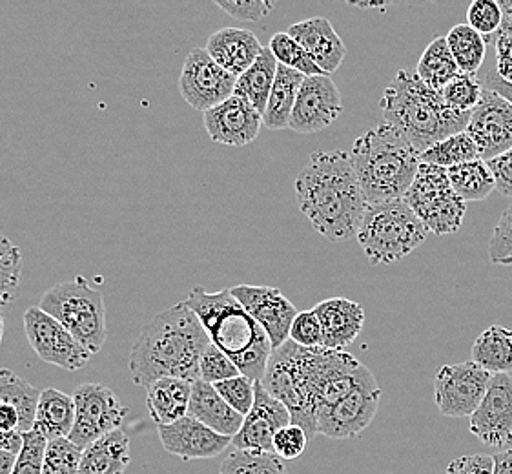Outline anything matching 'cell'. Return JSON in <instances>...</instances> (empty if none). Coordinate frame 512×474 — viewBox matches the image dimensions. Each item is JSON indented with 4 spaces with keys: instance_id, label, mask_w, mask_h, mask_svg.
I'll list each match as a JSON object with an SVG mask.
<instances>
[{
    "instance_id": "94428289",
    "label": "cell",
    "mask_w": 512,
    "mask_h": 474,
    "mask_svg": "<svg viewBox=\"0 0 512 474\" xmlns=\"http://www.w3.org/2000/svg\"><path fill=\"white\" fill-rule=\"evenodd\" d=\"M17 462V454L0 451V474H11Z\"/></svg>"
},
{
    "instance_id": "8992f818",
    "label": "cell",
    "mask_w": 512,
    "mask_h": 474,
    "mask_svg": "<svg viewBox=\"0 0 512 474\" xmlns=\"http://www.w3.org/2000/svg\"><path fill=\"white\" fill-rule=\"evenodd\" d=\"M429 230L403 201L367 205L358 241L370 265H392L425 243Z\"/></svg>"
},
{
    "instance_id": "9c48e42d",
    "label": "cell",
    "mask_w": 512,
    "mask_h": 474,
    "mask_svg": "<svg viewBox=\"0 0 512 474\" xmlns=\"http://www.w3.org/2000/svg\"><path fill=\"white\" fill-rule=\"evenodd\" d=\"M75 423L70 434L73 444L86 449L106 434L121 429L128 409L103 383H82L73 391Z\"/></svg>"
},
{
    "instance_id": "d6986e66",
    "label": "cell",
    "mask_w": 512,
    "mask_h": 474,
    "mask_svg": "<svg viewBox=\"0 0 512 474\" xmlns=\"http://www.w3.org/2000/svg\"><path fill=\"white\" fill-rule=\"evenodd\" d=\"M203 124L214 143L241 148L256 141L263 115L245 99L232 95L225 103L205 112Z\"/></svg>"
},
{
    "instance_id": "c3c4849f",
    "label": "cell",
    "mask_w": 512,
    "mask_h": 474,
    "mask_svg": "<svg viewBox=\"0 0 512 474\" xmlns=\"http://www.w3.org/2000/svg\"><path fill=\"white\" fill-rule=\"evenodd\" d=\"M308 434L296 425L290 423L287 427H283L274 438V454L277 458L285 460H297L301 454L305 453L308 444Z\"/></svg>"
},
{
    "instance_id": "7dc6e473",
    "label": "cell",
    "mask_w": 512,
    "mask_h": 474,
    "mask_svg": "<svg viewBox=\"0 0 512 474\" xmlns=\"http://www.w3.org/2000/svg\"><path fill=\"white\" fill-rule=\"evenodd\" d=\"M290 341L305 349L323 347V330L314 310L299 312L290 329Z\"/></svg>"
},
{
    "instance_id": "f35d334b",
    "label": "cell",
    "mask_w": 512,
    "mask_h": 474,
    "mask_svg": "<svg viewBox=\"0 0 512 474\" xmlns=\"http://www.w3.org/2000/svg\"><path fill=\"white\" fill-rule=\"evenodd\" d=\"M219 474H288V471L276 454L236 449L226 456Z\"/></svg>"
},
{
    "instance_id": "277c9868",
    "label": "cell",
    "mask_w": 512,
    "mask_h": 474,
    "mask_svg": "<svg viewBox=\"0 0 512 474\" xmlns=\"http://www.w3.org/2000/svg\"><path fill=\"white\" fill-rule=\"evenodd\" d=\"M379 106L383 123L400 130L420 155L443 139L465 132L471 121V114L456 112L440 92L409 70H400L390 81Z\"/></svg>"
},
{
    "instance_id": "7402d4cb",
    "label": "cell",
    "mask_w": 512,
    "mask_h": 474,
    "mask_svg": "<svg viewBox=\"0 0 512 474\" xmlns=\"http://www.w3.org/2000/svg\"><path fill=\"white\" fill-rule=\"evenodd\" d=\"M323 330V347L343 351L358 340L365 325V309L358 301L347 298L325 299L314 307Z\"/></svg>"
},
{
    "instance_id": "e0dca14e",
    "label": "cell",
    "mask_w": 512,
    "mask_h": 474,
    "mask_svg": "<svg viewBox=\"0 0 512 474\" xmlns=\"http://www.w3.org/2000/svg\"><path fill=\"white\" fill-rule=\"evenodd\" d=\"M230 292L267 332L272 349L290 340V329L296 320L297 309L281 290L276 287L237 285Z\"/></svg>"
},
{
    "instance_id": "f1b7e54d",
    "label": "cell",
    "mask_w": 512,
    "mask_h": 474,
    "mask_svg": "<svg viewBox=\"0 0 512 474\" xmlns=\"http://www.w3.org/2000/svg\"><path fill=\"white\" fill-rule=\"evenodd\" d=\"M277 66L279 62L270 52V48L265 46L257 61L241 77H237L234 95L252 104L259 114H265L268 97L276 81Z\"/></svg>"
},
{
    "instance_id": "836d02e7",
    "label": "cell",
    "mask_w": 512,
    "mask_h": 474,
    "mask_svg": "<svg viewBox=\"0 0 512 474\" xmlns=\"http://www.w3.org/2000/svg\"><path fill=\"white\" fill-rule=\"evenodd\" d=\"M460 73L445 37H436L421 55L416 75L434 92H441Z\"/></svg>"
},
{
    "instance_id": "8d00e7d4",
    "label": "cell",
    "mask_w": 512,
    "mask_h": 474,
    "mask_svg": "<svg viewBox=\"0 0 512 474\" xmlns=\"http://www.w3.org/2000/svg\"><path fill=\"white\" fill-rule=\"evenodd\" d=\"M476 159H480V152L467 132L447 137L438 145L432 146L427 152L421 154L423 163H431V165L441 166L447 170L452 166L471 163Z\"/></svg>"
},
{
    "instance_id": "4316f807",
    "label": "cell",
    "mask_w": 512,
    "mask_h": 474,
    "mask_svg": "<svg viewBox=\"0 0 512 474\" xmlns=\"http://www.w3.org/2000/svg\"><path fill=\"white\" fill-rule=\"evenodd\" d=\"M75 423V403L70 394L59 389L41 391L35 423L31 431L41 433L48 442L57 438H70Z\"/></svg>"
},
{
    "instance_id": "ab89813d",
    "label": "cell",
    "mask_w": 512,
    "mask_h": 474,
    "mask_svg": "<svg viewBox=\"0 0 512 474\" xmlns=\"http://www.w3.org/2000/svg\"><path fill=\"white\" fill-rule=\"evenodd\" d=\"M483 90L485 88L478 73L460 72L440 93L443 101L456 112L472 114V110L482 101Z\"/></svg>"
},
{
    "instance_id": "db71d44e",
    "label": "cell",
    "mask_w": 512,
    "mask_h": 474,
    "mask_svg": "<svg viewBox=\"0 0 512 474\" xmlns=\"http://www.w3.org/2000/svg\"><path fill=\"white\" fill-rule=\"evenodd\" d=\"M496 46V73L505 83L512 84V35L494 41Z\"/></svg>"
},
{
    "instance_id": "74e56055",
    "label": "cell",
    "mask_w": 512,
    "mask_h": 474,
    "mask_svg": "<svg viewBox=\"0 0 512 474\" xmlns=\"http://www.w3.org/2000/svg\"><path fill=\"white\" fill-rule=\"evenodd\" d=\"M22 281V252L8 237L0 236V307L19 298Z\"/></svg>"
},
{
    "instance_id": "ac0fdd59",
    "label": "cell",
    "mask_w": 512,
    "mask_h": 474,
    "mask_svg": "<svg viewBox=\"0 0 512 474\" xmlns=\"http://www.w3.org/2000/svg\"><path fill=\"white\" fill-rule=\"evenodd\" d=\"M290 423L292 416L285 403L276 400L263 383L256 382L254 407L246 414L241 431L232 438V445L239 451L274 454L276 434Z\"/></svg>"
},
{
    "instance_id": "f5cc1de1",
    "label": "cell",
    "mask_w": 512,
    "mask_h": 474,
    "mask_svg": "<svg viewBox=\"0 0 512 474\" xmlns=\"http://www.w3.org/2000/svg\"><path fill=\"white\" fill-rule=\"evenodd\" d=\"M496 181V190L505 197H512V148L509 152L487 163Z\"/></svg>"
},
{
    "instance_id": "4fadbf2b",
    "label": "cell",
    "mask_w": 512,
    "mask_h": 474,
    "mask_svg": "<svg viewBox=\"0 0 512 474\" xmlns=\"http://www.w3.org/2000/svg\"><path fill=\"white\" fill-rule=\"evenodd\" d=\"M379 400L381 389L374 374H370L349 396L318 414V434L332 440L358 438L376 418Z\"/></svg>"
},
{
    "instance_id": "bcb514c9",
    "label": "cell",
    "mask_w": 512,
    "mask_h": 474,
    "mask_svg": "<svg viewBox=\"0 0 512 474\" xmlns=\"http://www.w3.org/2000/svg\"><path fill=\"white\" fill-rule=\"evenodd\" d=\"M199 376H201L203 382L216 385V383L241 376V372L234 365V361L230 360L225 352L219 351L216 345L212 343L206 349L203 358H201V363H199Z\"/></svg>"
},
{
    "instance_id": "681fc988",
    "label": "cell",
    "mask_w": 512,
    "mask_h": 474,
    "mask_svg": "<svg viewBox=\"0 0 512 474\" xmlns=\"http://www.w3.org/2000/svg\"><path fill=\"white\" fill-rule=\"evenodd\" d=\"M216 4L230 17L246 22L261 21L276 8V2L272 0H232V2L216 0Z\"/></svg>"
},
{
    "instance_id": "2e32d148",
    "label": "cell",
    "mask_w": 512,
    "mask_h": 474,
    "mask_svg": "<svg viewBox=\"0 0 512 474\" xmlns=\"http://www.w3.org/2000/svg\"><path fill=\"white\" fill-rule=\"evenodd\" d=\"M343 114V97L330 75L305 77L290 117V130L316 134L336 123Z\"/></svg>"
},
{
    "instance_id": "d590c367",
    "label": "cell",
    "mask_w": 512,
    "mask_h": 474,
    "mask_svg": "<svg viewBox=\"0 0 512 474\" xmlns=\"http://www.w3.org/2000/svg\"><path fill=\"white\" fill-rule=\"evenodd\" d=\"M465 212H467L465 201H461L452 190L451 194L441 197L440 201L425 208L418 217L434 236H449L460 230Z\"/></svg>"
},
{
    "instance_id": "60d3db41",
    "label": "cell",
    "mask_w": 512,
    "mask_h": 474,
    "mask_svg": "<svg viewBox=\"0 0 512 474\" xmlns=\"http://www.w3.org/2000/svg\"><path fill=\"white\" fill-rule=\"evenodd\" d=\"M268 48L272 55L276 57V61L283 66H287L294 72L303 73L305 77H312V75H325L319 70L314 61L310 59V55L305 52V48L288 35L287 31L276 33L270 42Z\"/></svg>"
},
{
    "instance_id": "11a10c76",
    "label": "cell",
    "mask_w": 512,
    "mask_h": 474,
    "mask_svg": "<svg viewBox=\"0 0 512 474\" xmlns=\"http://www.w3.org/2000/svg\"><path fill=\"white\" fill-rule=\"evenodd\" d=\"M19 429H21V416L17 413V409L11 405H0V431L17 433Z\"/></svg>"
},
{
    "instance_id": "9a60e30c",
    "label": "cell",
    "mask_w": 512,
    "mask_h": 474,
    "mask_svg": "<svg viewBox=\"0 0 512 474\" xmlns=\"http://www.w3.org/2000/svg\"><path fill=\"white\" fill-rule=\"evenodd\" d=\"M469 420V431L480 444L494 449L512 444V372L492 376L482 403Z\"/></svg>"
},
{
    "instance_id": "cb8c5ba5",
    "label": "cell",
    "mask_w": 512,
    "mask_h": 474,
    "mask_svg": "<svg viewBox=\"0 0 512 474\" xmlns=\"http://www.w3.org/2000/svg\"><path fill=\"white\" fill-rule=\"evenodd\" d=\"M188 416L205 423L208 429L234 438L245 422V416L236 413L228 403L221 398L212 383L197 380L192 383V398L188 407Z\"/></svg>"
},
{
    "instance_id": "6da1fadb",
    "label": "cell",
    "mask_w": 512,
    "mask_h": 474,
    "mask_svg": "<svg viewBox=\"0 0 512 474\" xmlns=\"http://www.w3.org/2000/svg\"><path fill=\"white\" fill-rule=\"evenodd\" d=\"M296 199L299 210L328 241L345 243L358 237L367 201L347 152L310 155L296 177Z\"/></svg>"
},
{
    "instance_id": "4dcf8cb0",
    "label": "cell",
    "mask_w": 512,
    "mask_h": 474,
    "mask_svg": "<svg viewBox=\"0 0 512 474\" xmlns=\"http://www.w3.org/2000/svg\"><path fill=\"white\" fill-rule=\"evenodd\" d=\"M451 192L452 186L447 168L421 161L418 174L414 177L407 194L403 196V201L418 216L425 208L431 207L436 201H440L441 197H445Z\"/></svg>"
},
{
    "instance_id": "f6af8a7d",
    "label": "cell",
    "mask_w": 512,
    "mask_h": 474,
    "mask_svg": "<svg viewBox=\"0 0 512 474\" xmlns=\"http://www.w3.org/2000/svg\"><path fill=\"white\" fill-rule=\"evenodd\" d=\"M22 438L24 444L21 453L17 454V462L11 474H42L48 440L37 431L22 433Z\"/></svg>"
},
{
    "instance_id": "816d5d0a",
    "label": "cell",
    "mask_w": 512,
    "mask_h": 474,
    "mask_svg": "<svg viewBox=\"0 0 512 474\" xmlns=\"http://www.w3.org/2000/svg\"><path fill=\"white\" fill-rule=\"evenodd\" d=\"M494 460L487 454H467L452 460L445 474H492Z\"/></svg>"
},
{
    "instance_id": "5b68a950",
    "label": "cell",
    "mask_w": 512,
    "mask_h": 474,
    "mask_svg": "<svg viewBox=\"0 0 512 474\" xmlns=\"http://www.w3.org/2000/svg\"><path fill=\"white\" fill-rule=\"evenodd\" d=\"M350 159L367 205L403 199L421 165L416 148L387 123L358 137Z\"/></svg>"
},
{
    "instance_id": "b9f144b4",
    "label": "cell",
    "mask_w": 512,
    "mask_h": 474,
    "mask_svg": "<svg viewBox=\"0 0 512 474\" xmlns=\"http://www.w3.org/2000/svg\"><path fill=\"white\" fill-rule=\"evenodd\" d=\"M82 451L70 438H57L48 442L42 474H79Z\"/></svg>"
},
{
    "instance_id": "680465c9",
    "label": "cell",
    "mask_w": 512,
    "mask_h": 474,
    "mask_svg": "<svg viewBox=\"0 0 512 474\" xmlns=\"http://www.w3.org/2000/svg\"><path fill=\"white\" fill-rule=\"evenodd\" d=\"M22 444H24V438L22 433H2L0 431V451H6V453L19 454L21 453Z\"/></svg>"
},
{
    "instance_id": "f546056e",
    "label": "cell",
    "mask_w": 512,
    "mask_h": 474,
    "mask_svg": "<svg viewBox=\"0 0 512 474\" xmlns=\"http://www.w3.org/2000/svg\"><path fill=\"white\" fill-rule=\"evenodd\" d=\"M471 358L482 369L494 374L512 372V330L492 325L476 338L471 349Z\"/></svg>"
},
{
    "instance_id": "d4e9b609",
    "label": "cell",
    "mask_w": 512,
    "mask_h": 474,
    "mask_svg": "<svg viewBox=\"0 0 512 474\" xmlns=\"http://www.w3.org/2000/svg\"><path fill=\"white\" fill-rule=\"evenodd\" d=\"M130 462V438L117 429L82 451L79 474H124Z\"/></svg>"
},
{
    "instance_id": "5bb4252c",
    "label": "cell",
    "mask_w": 512,
    "mask_h": 474,
    "mask_svg": "<svg viewBox=\"0 0 512 474\" xmlns=\"http://www.w3.org/2000/svg\"><path fill=\"white\" fill-rule=\"evenodd\" d=\"M465 132L478 146L480 159L485 163L509 152L512 148V104L500 93L485 88L482 101L472 110Z\"/></svg>"
},
{
    "instance_id": "6125c7cd",
    "label": "cell",
    "mask_w": 512,
    "mask_h": 474,
    "mask_svg": "<svg viewBox=\"0 0 512 474\" xmlns=\"http://www.w3.org/2000/svg\"><path fill=\"white\" fill-rule=\"evenodd\" d=\"M2 336H4V318L0 314V345H2Z\"/></svg>"
},
{
    "instance_id": "be15d7a7",
    "label": "cell",
    "mask_w": 512,
    "mask_h": 474,
    "mask_svg": "<svg viewBox=\"0 0 512 474\" xmlns=\"http://www.w3.org/2000/svg\"><path fill=\"white\" fill-rule=\"evenodd\" d=\"M500 265H503V267H511L512 265V256L511 258L503 259L502 263Z\"/></svg>"
},
{
    "instance_id": "44dd1931",
    "label": "cell",
    "mask_w": 512,
    "mask_h": 474,
    "mask_svg": "<svg viewBox=\"0 0 512 474\" xmlns=\"http://www.w3.org/2000/svg\"><path fill=\"white\" fill-rule=\"evenodd\" d=\"M325 75L338 72L347 57V46L325 17L296 22L287 30Z\"/></svg>"
},
{
    "instance_id": "484cf974",
    "label": "cell",
    "mask_w": 512,
    "mask_h": 474,
    "mask_svg": "<svg viewBox=\"0 0 512 474\" xmlns=\"http://www.w3.org/2000/svg\"><path fill=\"white\" fill-rule=\"evenodd\" d=\"M192 398V383L177 378H164L148 387L146 405L152 420L161 425H172L188 416Z\"/></svg>"
},
{
    "instance_id": "e575fe53",
    "label": "cell",
    "mask_w": 512,
    "mask_h": 474,
    "mask_svg": "<svg viewBox=\"0 0 512 474\" xmlns=\"http://www.w3.org/2000/svg\"><path fill=\"white\" fill-rule=\"evenodd\" d=\"M445 39L460 72H480L487 53V42L483 35L472 30L469 24H456Z\"/></svg>"
},
{
    "instance_id": "ffe728a7",
    "label": "cell",
    "mask_w": 512,
    "mask_h": 474,
    "mask_svg": "<svg viewBox=\"0 0 512 474\" xmlns=\"http://www.w3.org/2000/svg\"><path fill=\"white\" fill-rule=\"evenodd\" d=\"M157 433L164 451L183 460L216 458L232 444V438L217 434L192 416H185L172 425H161Z\"/></svg>"
},
{
    "instance_id": "7bdbcfd3",
    "label": "cell",
    "mask_w": 512,
    "mask_h": 474,
    "mask_svg": "<svg viewBox=\"0 0 512 474\" xmlns=\"http://www.w3.org/2000/svg\"><path fill=\"white\" fill-rule=\"evenodd\" d=\"M216 391L221 394V398L225 400L236 413L241 416L252 411L254 400H256V382L246 378V376H236L225 382H219L214 385Z\"/></svg>"
},
{
    "instance_id": "30bf717a",
    "label": "cell",
    "mask_w": 512,
    "mask_h": 474,
    "mask_svg": "<svg viewBox=\"0 0 512 474\" xmlns=\"http://www.w3.org/2000/svg\"><path fill=\"white\" fill-rule=\"evenodd\" d=\"M491 380V372L472 360L443 365L434 378V402L443 416L471 418Z\"/></svg>"
},
{
    "instance_id": "603a6c76",
    "label": "cell",
    "mask_w": 512,
    "mask_h": 474,
    "mask_svg": "<svg viewBox=\"0 0 512 474\" xmlns=\"http://www.w3.org/2000/svg\"><path fill=\"white\" fill-rule=\"evenodd\" d=\"M263 44L250 30L223 28L212 33L206 42V52L226 72L241 77L263 52Z\"/></svg>"
},
{
    "instance_id": "ba28073f",
    "label": "cell",
    "mask_w": 512,
    "mask_h": 474,
    "mask_svg": "<svg viewBox=\"0 0 512 474\" xmlns=\"http://www.w3.org/2000/svg\"><path fill=\"white\" fill-rule=\"evenodd\" d=\"M261 383L276 400L285 403L292 423L299 425L308 438L318 434V409L305 372V347L288 340L274 349Z\"/></svg>"
},
{
    "instance_id": "ee69618b",
    "label": "cell",
    "mask_w": 512,
    "mask_h": 474,
    "mask_svg": "<svg viewBox=\"0 0 512 474\" xmlns=\"http://www.w3.org/2000/svg\"><path fill=\"white\" fill-rule=\"evenodd\" d=\"M502 8L496 0H474L467 10V24L491 41L502 26Z\"/></svg>"
},
{
    "instance_id": "1f68e13d",
    "label": "cell",
    "mask_w": 512,
    "mask_h": 474,
    "mask_svg": "<svg viewBox=\"0 0 512 474\" xmlns=\"http://www.w3.org/2000/svg\"><path fill=\"white\" fill-rule=\"evenodd\" d=\"M39 398L41 391H37L19 374L8 369L0 371V405H11L17 409L21 416V433H30L33 429Z\"/></svg>"
},
{
    "instance_id": "6f0895ef",
    "label": "cell",
    "mask_w": 512,
    "mask_h": 474,
    "mask_svg": "<svg viewBox=\"0 0 512 474\" xmlns=\"http://www.w3.org/2000/svg\"><path fill=\"white\" fill-rule=\"evenodd\" d=\"M500 8H502L503 15L502 26H500L498 33H496L487 44H494L496 39H500V37H511L512 35V0H502V2H500Z\"/></svg>"
},
{
    "instance_id": "8fae6325",
    "label": "cell",
    "mask_w": 512,
    "mask_h": 474,
    "mask_svg": "<svg viewBox=\"0 0 512 474\" xmlns=\"http://www.w3.org/2000/svg\"><path fill=\"white\" fill-rule=\"evenodd\" d=\"M24 332L31 349L42 361L57 365L64 371H81L92 360V352L86 351L59 321L46 314L39 305L24 312Z\"/></svg>"
},
{
    "instance_id": "d6a6232c",
    "label": "cell",
    "mask_w": 512,
    "mask_h": 474,
    "mask_svg": "<svg viewBox=\"0 0 512 474\" xmlns=\"http://www.w3.org/2000/svg\"><path fill=\"white\" fill-rule=\"evenodd\" d=\"M447 174H449L454 194L465 203L483 201L496 190V181L492 176L491 168L482 159L452 166L447 170Z\"/></svg>"
},
{
    "instance_id": "91938a15",
    "label": "cell",
    "mask_w": 512,
    "mask_h": 474,
    "mask_svg": "<svg viewBox=\"0 0 512 474\" xmlns=\"http://www.w3.org/2000/svg\"><path fill=\"white\" fill-rule=\"evenodd\" d=\"M494 471L492 474H512V449H505L502 453L492 456Z\"/></svg>"
},
{
    "instance_id": "7a4b0ae2",
    "label": "cell",
    "mask_w": 512,
    "mask_h": 474,
    "mask_svg": "<svg viewBox=\"0 0 512 474\" xmlns=\"http://www.w3.org/2000/svg\"><path fill=\"white\" fill-rule=\"evenodd\" d=\"M212 345L201 320L185 301L159 312L144 325L130 352L132 382L148 389L164 378L201 380L199 363Z\"/></svg>"
},
{
    "instance_id": "f907efd6",
    "label": "cell",
    "mask_w": 512,
    "mask_h": 474,
    "mask_svg": "<svg viewBox=\"0 0 512 474\" xmlns=\"http://www.w3.org/2000/svg\"><path fill=\"white\" fill-rule=\"evenodd\" d=\"M512 256V205L503 212L489 241V259L494 265H500L503 259Z\"/></svg>"
},
{
    "instance_id": "83f0119b",
    "label": "cell",
    "mask_w": 512,
    "mask_h": 474,
    "mask_svg": "<svg viewBox=\"0 0 512 474\" xmlns=\"http://www.w3.org/2000/svg\"><path fill=\"white\" fill-rule=\"evenodd\" d=\"M305 81L303 73L294 72L287 66H277L276 81L268 97L267 110L263 114V124L268 130H283L290 126V117L296 106L297 93Z\"/></svg>"
},
{
    "instance_id": "9f6ffc18",
    "label": "cell",
    "mask_w": 512,
    "mask_h": 474,
    "mask_svg": "<svg viewBox=\"0 0 512 474\" xmlns=\"http://www.w3.org/2000/svg\"><path fill=\"white\" fill-rule=\"evenodd\" d=\"M482 83L485 88H489L492 92L500 93L502 97H505V99L512 104V84L502 81V79L498 77V73H487V75L483 77Z\"/></svg>"
},
{
    "instance_id": "52a82bcc",
    "label": "cell",
    "mask_w": 512,
    "mask_h": 474,
    "mask_svg": "<svg viewBox=\"0 0 512 474\" xmlns=\"http://www.w3.org/2000/svg\"><path fill=\"white\" fill-rule=\"evenodd\" d=\"M39 307L59 321L86 351L97 354L103 349L108 338L104 296L86 278L77 276L57 283L42 294Z\"/></svg>"
},
{
    "instance_id": "3957f363",
    "label": "cell",
    "mask_w": 512,
    "mask_h": 474,
    "mask_svg": "<svg viewBox=\"0 0 512 474\" xmlns=\"http://www.w3.org/2000/svg\"><path fill=\"white\" fill-rule=\"evenodd\" d=\"M185 303L197 314L212 343L234 361L239 372L261 382L274 349L267 332L232 296L230 289L208 292L195 285Z\"/></svg>"
},
{
    "instance_id": "7c38bea8",
    "label": "cell",
    "mask_w": 512,
    "mask_h": 474,
    "mask_svg": "<svg viewBox=\"0 0 512 474\" xmlns=\"http://www.w3.org/2000/svg\"><path fill=\"white\" fill-rule=\"evenodd\" d=\"M237 77L221 68L206 48H194L179 75V92L197 112H208L228 101L236 90Z\"/></svg>"
}]
</instances>
